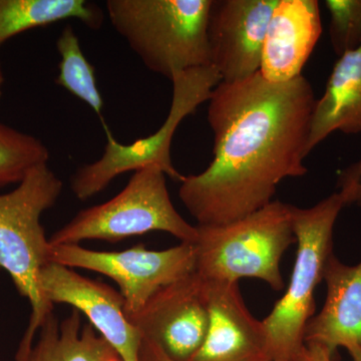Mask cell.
<instances>
[{"label": "cell", "instance_id": "cell-1", "mask_svg": "<svg viewBox=\"0 0 361 361\" xmlns=\"http://www.w3.org/2000/svg\"><path fill=\"white\" fill-rule=\"evenodd\" d=\"M316 99L303 75L283 84L257 73L221 82L209 99L213 160L185 176L180 200L199 226L228 224L273 201L278 185L307 174L308 137Z\"/></svg>", "mask_w": 361, "mask_h": 361}, {"label": "cell", "instance_id": "cell-2", "mask_svg": "<svg viewBox=\"0 0 361 361\" xmlns=\"http://www.w3.org/2000/svg\"><path fill=\"white\" fill-rule=\"evenodd\" d=\"M63 188V180L49 164H42L32 169L16 189L0 194V269L8 273L18 293L27 299L32 308L16 358L30 351L54 310L39 285V272L49 263L51 249L42 216L56 205Z\"/></svg>", "mask_w": 361, "mask_h": 361}, {"label": "cell", "instance_id": "cell-3", "mask_svg": "<svg viewBox=\"0 0 361 361\" xmlns=\"http://www.w3.org/2000/svg\"><path fill=\"white\" fill-rule=\"evenodd\" d=\"M212 0H108L116 32L148 70L172 80L211 66L207 25Z\"/></svg>", "mask_w": 361, "mask_h": 361}, {"label": "cell", "instance_id": "cell-4", "mask_svg": "<svg viewBox=\"0 0 361 361\" xmlns=\"http://www.w3.org/2000/svg\"><path fill=\"white\" fill-rule=\"evenodd\" d=\"M291 206L272 201L228 224L197 225L195 273L207 281L254 278L273 290L283 289L281 259L296 242Z\"/></svg>", "mask_w": 361, "mask_h": 361}, {"label": "cell", "instance_id": "cell-5", "mask_svg": "<svg viewBox=\"0 0 361 361\" xmlns=\"http://www.w3.org/2000/svg\"><path fill=\"white\" fill-rule=\"evenodd\" d=\"M345 206L339 192L310 208L291 206L297 251L290 282L262 320L271 361H295L305 344L306 326L315 314V290L334 253V226Z\"/></svg>", "mask_w": 361, "mask_h": 361}, {"label": "cell", "instance_id": "cell-6", "mask_svg": "<svg viewBox=\"0 0 361 361\" xmlns=\"http://www.w3.org/2000/svg\"><path fill=\"white\" fill-rule=\"evenodd\" d=\"M166 176L158 167L137 171L120 193L78 212L49 237V244L78 245L87 240L118 242L154 231L168 233L180 243H195L197 227L176 210Z\"/></svg>", "mask_w": 361, "mask_h": 361}, {"label": "cell", "instance_id": "cell-7", "mask_svg": "<svg viewBox=\"0 0 361 361\" xmlns=\"http://www.w3.org/2000/svg\"><path fill=\"white\" fill-rule=\"evenodd\" d=\"M173 97L165 122L148 137L123 145L116 141L104 126L106 144L103 155L94 163L82 166L71 180V190L80 201H87L104 191L125 173L158 167L173 180L182 182L185 176L173 165L171 146L180 123L208 102L222 78L212 66L191 68L172 78Z\"/></svg>", "mask_w": 361, "mask_h": 361}, {"label": "cell", "instance_id": "cell-8", "mask_svg": "<svg viewBox=\"0 0 361 361\" xmlns=\"http://www.w3.org/2000/svg\"><path fill=\"white\" fill-rule=\"evenodd\" d=\"M49 262L110 277L121 289L128 318L140 312L161 289L195 273L196 247L180 243L166 250L137 244L123 251H96L80 245L51 246Z\"/></svg>", "mask_w": 361, "mask_h": 361}, {"label": "cell", "instance_id": "cell-9", "mask_svg": "<svg viewBox=\"0 0 361 361\" xmlns=\"http://www.w3.org/2000/svg\"><path fill=\"white\" fill-rule=\"evenodd\" d=\"M40 291L51 305L65 303L87 316L90 324L122 361H141L142 336L125 311V299L109 285L49 262L40 270Z\"/></svg>", "mask_w": 361, "mask_h": 361}, {"label": "cell", "instance_id": "cell-10", "mask_svg": "<svg viewBox=\"0 0 361 361\" xmlns=\"http://www.w3.org/2000/svg\"><path fill=\"white\" fill-rule=\"evenodd\" d=\"M129 320L142 339L175 361H190L205 341L209 325L205 285L196 273L169 285Z\"/></svg>", "mask_w": 361, "mask_h": 361}, {"label": "cell", "instance_id": "cell-11", "mask_svg": "<svg viewBox=\"0 0 361 361\" xmlns=\"http://www.w3.org/2000/svg\"><path fill=\"white\" fill-rule=\"evenodd\" d=\"M278 0H212L207 39L211 66L223 82L259 73L271 16Z\"/></svg>", "mask_w": 361, "mask_h": 361}, {"label": "cell", "instance_id": "cell-12", "mask_svg": "<svg viewBox=\"0 0 361 361\" xmlns=\"http://www.w3.org/2000/svg\"><path fill=\"white\" fill-rule=\"evenodd\" d=\"M203 282L208 301V330L200 349L190 361L269 360L264 325L247 308L238 283Z\"/></svg>", "mask_w": 361, "mask_h": 361}, {"label": "cell", "instance_id": "cell-13", "mask_svg": "<svg viewBox=\"0 0 361 361\" xmlns=\"http://www.w3.org/2000/svg\"><path fill=\"white\" fill-rule=\"evenodd\" d=\"M322 33L317 0H278L263 45L261 77L283 84L302 75Z\"/></svg>", "mask_w": 361, "mask_h": 361}, {"label": "cell", "instance_id": "cell-14", "mask_svg": "<svg viewBox=\"0 0 361 361\" xmlns=\"http://www.w3.org/2000/svg\"><path fill=\"white\" fill-rule=\"evenodd\" d=\"M323 281L326 284L324 305L308 322L304 343L319 344L334 357L339 348L348 353L361 350V261L345 264L332 253Z\"/></svg>", "mask_w": 361, "mask_h": 361}, {"label": "cell", "instance_id": "cell-15", "mask_svg": "<svg viewBox=\"0 0 361 361\" xmlns=\"http://www.w3.org/2000/svg\"><path fill=\"white\" fill-rule=\"evenodd\" d=\"M336 130L361 134V44L339 56L311 120L306 153Z\"/></svg>", "mask_w": 361, "mask_h": 361}, {"label": "cell", "instance_id": "cell-16", "mask_svg": "<svg viewBox=\"0 0 361 361\" xmlns=\"http://www.w3.org/2000/svg\"><path fill=\"white\" fill-rule=\"evenodd\" d=\"M39 338L23 357L16 361H111L118 357L92 324L82 325L73 310L63 322L51 313L39 330Z\"/></svg>", "mask_w": 361, "mask_h": 361}, {"label": "cell", "instance_id": "cell-17", "mask_svg": "<svg viewBox=\"0 0 361 361\" xmlns=\"http://www.w3.org/2000/svg\"><path fill=\"white\" fill-rule=\"evenodd\" d=\"M104 18L103 11L87 0H0V47L20 33L66 20L99 30Z\"/></svg>", "mask_w": 361, "mask_h": 361}, {"label": "cell", "instance_id": "cell-18", "mask_svg": "<svg viewBox=\"0 0 361 361\" xmlns=\"http://www.w3.org/2000/svg\"><path fill=\"white\" fill-rule=\"evenodd\" d=\"M61 61L56 82L103 118L104 99L97 87L96 70L85 58L73 26L66 25L56 40Z\"/></svg>", "mask_w": 361, "mask_h": 361}, {"label": "cell", "instance_id": "cell-19", "mask_svg": "<svg viewBox=\"0 0 361 361\" xmlns=\"http://www.w3.org/2000/svg\"><path fill=\"white\" fill-rule=\"evenodd\" d=\"M51 154L35 137L0 123V190L18 185L37 166L49 164Z\"/></svg>", "mask_w": 361, "mask_h": 361}, {"label": "cell", "instance_id": "cell-20", "mask_svg": "<svg viewBox=\"0 0 361 361\" xmlns=\"http://www.w3.org/2000/svg\"><path fill=\"white\" fill-rule=\"evenodd\" d=\"M330 16L329 37L338 56L361 44V0H326Z\"/></svg>", "mask_w": 361, "mask_h": 361}, {"label": "cell", "instance_id": "cell-21", "mask_svg": "<svg viewBox=\"0 0 361 361\" xmlns=\"http://www.w3.org/2000/svg\"><path fill=\"white\" fill-rule=\"evenodd\" d=\"M337 187L346 206L361 207V159L339 173Z\"/></svg>", "mask_w": 361, "mask_h": 361}, {"label": "cell", "instance_id": "cell-22", "mask_svg": "<svg viewBox=\"0 0 361 361\" xmlns=\"http://www.w3.org/2000/svg\"><path fill=\"white\" fill-rule=\"evenodd\" d=\"M295 361H334V356L326 348L319 344H304Z\"/></svg>", "mask_w": 361, "mask_h": 361}, {"label": "cell", "instance_id": "cell-23", "mask_svg": "<svg viewBox=\"0 0 361 361\" xmlns=\"http://www.w3.org/2000/svg\"><path fill=\"white\" fill-rule=\"evenodd\" d=\"M141 361H175L169 357L161 351L160 348L154 344L153 342L142 339L141 351H140ZM261 361H270L264 360Z\"/></svg>", "mask_w": 361, "mask_h": 361}, {"label": "cell", "instance_id": "cell-24", "mask_svg": "<svg viewBox=\"0 0 361 361\" xmlns=\"http://www.w3.org/2000/svg\"><path fill=\"white\" fill-rule=\"evenodd\" d=\"M4 73L2 71V66L0 65V99H1L2 94H4Z\"/></svg>", "mask_w": 361, "mask_h": 361}, {"label": "cell", "instance_id": "cell-25", "mask_svg": "<svg viewBox=\"0 0 361 361\" xmlns=\"http://www.w3.org/2000/svg\"><path fill=\"white\" fill-rule=\"evenodd\" d=\"M353 361H361V350H355L353 353H349Z\"/></svg>", "mask_w": 361, "mask_h": 361}, {"label": "cell", "instance_id": "cell-26", "mask_svg": "<svg viewBox=\"0 0 361 361\" xmlns=\"http://www.w3.org/2000/svg\"><path fill=\"white\" fill-rule=\"evenodd\" d=\"M111 361H122L120 360V357H116V358H114V360H111Z\"/></svg>", "mask_w": 361, "mask_h": 361}]
</instances>
